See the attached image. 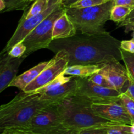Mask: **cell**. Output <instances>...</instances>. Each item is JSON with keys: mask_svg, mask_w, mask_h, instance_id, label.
Segmentation results:
<instances>
[{"mask_svg": "<svg viewBox=\"0 0 134 134\" xmlns=\"http://www.w3.org/2000/svg\"><path fill=\"white\" fill-rule=\"evenodd\" d=\"M120 43L107 31L92 34L77 31L71 37L52 40L48 49L55 54L65 51L69 57L68 66L98 65L114 58L122 60Z\"/></svg>", "mask_w": 134, "mask_h": 134, "instance_id": "cell-1", "label": "cell"}, {"mask_svg": "<svg viewBox=\"0 0 134 134\" xmlns=\"http://www.w3.org/2000/svg\"><path fill=\"white\" fill-rule=\"evenodd\" d=\"M37 92L21 91L10 102L0 107V130L25 128L30 120L48 103L40 99Z\"/></svg>", "mask_w": 134, "mask_h": 134, "instance_id": "cell-2", "label": "cell"}, {"mask_svg": "<svg viewBox=\"0 0 134 134\" xmlns=\"http://www.w3.org/2000/svg\"><path fill=\"white\" fill-rule=\"evenodd\" d=\"M92 104L90 101L75 94L63 99L56 105L67 128L79 130L92 127L109 126L120 124L98 116L93 110Z\"/></svg>", "mask_w": 134, "mask_h": 134, "instance_id": "cell-3", "label": "cell"}, {"mask_svg": "<svg viewBox=\"0 0 134 134\" xmlns=\"http://www.w3.org/2000/svg\"><path fill=\"white\" fill-rule=\"evenodd\" d=\"M113 0L98 6L77 9L66 7V14L73 22L77 31L85 34L105 32V25L111 18Z\"/></svg>", "mask_w": 134, "mask_h": 134, "instance_id": "cell-4", "label": "cell"}, {"mask_svg": "<svg viewBox=\"0 0 134 134\" xmlns=\"http://www.w3.org/2000/svg\"><path fill=\"white\" fill-rule=\"evenodd\" d=\"M66 12V7L60 3L56 9L42 22H41L23 40L26 47L24 57L26 58L35 51L48 48L52 41L53 27L56 20Z\"/></svg>", "mask_w": 134, "mask_h": 134, "instance_id": "cell-5", "label": "cell"}, {"mask_svg": "<svg viewBox=\"0 0 134 134\" xmlns=\"http://www.w3.org/2000/svg\"><path fill=\"white\" fill-rule=\"evenodd\" d=\"M65 127L56 104H50L41 109L25 128L42 134H54Z\"/></svg>", "mask_w": 134, "mask_h": 134, "instance_id": "cell-6", "label": "cell"}, {"mask_svg": "<svg viewBox=\"0 0 134 134\" xmlns=\"http://www.w3.org/2000/svg\"><path fill=\"white\" fill-rule=\"evenodd\" d=\"M69 57L67 52L60 51L56 52L39 75L24 90L26 92H34L42 88L64 73L68 66Z\"/></svg>", "mask_w": 134, "mask_h": 134, "instance_id": "cell-7", "label": "cell"}, {"mask_svg": "<svg viewBox=\"0 0 134 134\" xmlns=\"http://www.w3.org/2000/svg\"><path fill=\"white\" fill-rule=\"evenodd\" d=\"M61 3L60 0H51L49 5L46 10L39 14L34 15L28 18H20L16 29L11 37L8 41L1 52H9L13 46L24 39L41 23L43 22L51 13L56 9V7Z\"/></svg>", "mask_w": 134, "mask_h": 134, "instance_id": "cell-8", "label": "cell"}, {"mask_svg": "<svg viewBox=\"0 0 134 134\" xmlns=\"http://www.w3.org/2000/svg\"><path fill=\"white\" fill-rule=\"evenodd\" d=\"M78 88L76 94L90 101L92 103L120 102L121 92L114 88L95 85L88 78H77Z\"/></svg>", "mask_w": 134, "mask_h": 134, "instance_id": "cell-9", "label": "cell"}, {"mask_svg": "<svg viewBox=\"0 0 134 134\" xmlns=\"http://www.w3.org/2000/svg\"><path fill=\"white\" fill-rule=\"evenodd\" d=\"M92 107L95 113L110 121L132 125L133 121L124 106L120 102L92 103Z\"/></svg>", "mask_w": 134, "mask_h": 134, "instance_id": "cell-10", "label": "cell"}, {"mask_svg": "<svg viewBox=\"0 0 134 134\" xmlns=\"http://www.w3.org/2000/svg\"><path fill=\"white\" fill-rule=\"evenodd\" d=\"M100 71L113 88L121 93L125 92L128 83V73L119 60L114 58L104 63Z\"/></svg>", "mask_w": 134, "mask_h": 134, "instance_id": "cell-11", "label": "cell"}, {"mask_svg": "<svg viewBox=\"0 0 134 134\" xmlns=\"http://www.w3.org/2000/svg\"><path fill=\"white\" fill-rule=\"evenodd\" d=\"M26 58H14L10 56L8 52H1L0 60V93L5 90L13 80L17 77L20 65Z\"/></svg>", "mask_w": 134, "mask_h": 134, "instance_id": "cell-12", "label": "cell"}, {"mask_svg": "<svg viewBox=\"0 0 134 134\" xmlns=\"http://www.w3.org/2000/svg\"><path fill=\"white\" fill-rule=\"evenodd\" d=\"M78 82L77 77H72L68 82L48 91L39 92L40 99L48 104H57L68 97L77 93Z\"/></svg>", "mask_w": 134, "mask_h": 134, "instance_id": "cell-13", "label": "cell"}, {"mask_svg": "<svg viewBox=\"0 0 134 134\" xmlns=\"http://www.w3.org/2000/svg\"><path fill=\"white\" fill-rule=\"evenodd\" d=\"M77 33L73 22L66 13L60 16L55 22L52 32V39H65L71 37Z\"/></svg>", "mask_w": 134, "mask_h": 134, "instance_id": "cell-14", "label": "cell"}, {"mask_svg": "<svg viewBox=\"0 0 134 134\" xmlns=\"http://www.w3.org/2000/svg\"><path fill=\"white\" fill-rule=\"evenodd\" d=\"M48 62H49V61L43 62L39 63V64L33 67L29 70L26 71L22 74L17 76L13 80V82L10 84L9 87L14 86V87L18 88L21 91H24L25 88L31 82H32L39 75V74L43 71V70L46 68Z\"/></svg>", "mask_w": 134, "mask_h": 134, "instance_id": "cell-15", "label": "cell"}, {"mask_svg": "<svg viewBox=\"0 0 134 134\" xmlns=\"http://www.w3.org/2000/svg\"><path fill=\"white\" fill-rule=\"evenodd\" d=\"M102 64H90V65H73L68 66L64 71V74L68 76L81 79L89 78L102 69Z\"/></svg>", "mask_w": 134, "mask_h": 134, "instance_id": "cell-16", "label": "cell"}, {"mask_svg": "<svg viewBox=\"0 0 134 134\" xmlns=\"http://www.w3.org/2000/svg\"><path fill=\"white\" fill-rule=\"evenodd\" d=\"M51 0H35L29 9L24 10L22 18H28L34 15L39 14L47 9Z\"/></svg>", "mask_w": 134, "mask_h": 134, "instance_id": "cell-17", "label": "cell"}, {"mask_svg": "<svg viewBox=\"0 0 134 134\" xmlns=\"http://www.w3.org/2000/svg\"><path fill=\"white\" fill-rule=\"evenodd\" d=\"M134 8L122 5H113L111 11L110 20L119 24L122 22Z\"/></svg>", "mask_w": 134, "mask_h": 134, "instance_id": "cell-18", "label": "cell"}, {"mask_svg": "<svg viewBox=\"0 0 134 134\" xmlns=\"http://www.w3.org/2000/svg\"><path fill=\"white\" fill-rule=\"evenodd\" d=\"M122 60L124 62L128 73L134 79V53L127 52L120 48Z\"/></svg>", "mask_w": 134, "mask_h": 134, "instance_id": "cell-19", "label": "cell"}, {"mask_svg": "<svg viewBox=\"0 0 134 134\" xmlns=\"http://www.w3.org/2000/svg\"><path fill=\"white\" fill-rule=\"evenodd\" d=\"M110 1H111V0H79L77 2L74 3L68 7L82 9V8L98 6V5L106 3Z\"/></svg>", "mask_w": 134, "mask_h": 134, "instance_id": "cell-20", "label": "cell"}, {"mask_svg": "<svg viewBox=\"0 0 134 134\" xmlns=\"http://www.w3.org/2000/svg\"><path fill=\"white\" fill-rule=\"evenodd\" d=\"M120 102L124 106L128 114L130 116L133 122H134V99L125 94L121 93L120 96Z\"/></svg>", "mask_w": 134, "mask_h": 134, "instance_id": "cell-21", "label": "cell"}, {"mask_svg": "<svg viewBox=\"0 0 134 134\" xmlns=\"http://www.w3.org/2000/svg\"><path fill=\"white\" fill-rule=\"evenodd\" d=\"M3 1L6 4V9L5 12L16 10H25L28 7L24 0H3Z\"/></svg>", "mask_w": 134, "mask_h": 134, "instance_id": "cell-22", "label": "cell"}, {"mask_svg": "<svg viewBox=\"0 0 134 134\" xmlns=\"http://www.w3.org/2000/svg\"><path fill=\"white\" fill-rule=\"evenodd\" d=\"M88 79L90 82L95 84V85H98V86L109 88H113L101 71H99V72L95 73L93 75H92L91 77H89Z\"/></svg>", "mask_w": 134, "mask_h": 134, "instance_id": "cell-23", "label": "cell"}, {"mask_svg": "<svg viewBox=\"0 0 134 134\" xmlns=\"http://www.w3.org/2000/svg\"><path fill=\"white\" fill-rule=\"evenodd\" d=\"M130 126L122 124L111 126L107 129V134H132Z\"/></svg>", "mask_w": 134, "mask_h": 134, "instance_id": "cell-24", "label": "cell"}, {"mask_svg": "<svg viewBox=\"0 0 134 134\" xmlns=\"http://www.w3.org/2000/svg\"><path fill=\"white\" fill-rule=\"evenodd\" d=\"M26 51V47L23 42H20L13 46L8 52L10 56L14 58H21L24 55Z\"/></svg>", "mask_w": 134, "mask_h": 134, "instance_id": "cell-25", "label": "cell"}, {"mask_svg": "<svg viewBox=\"0 0 134 134\" xmlns=\"http://www.w3.org/2000/svg\"><path fill=\"white\" fill-rule=\"evenodd\" d=\"M1 134H42L27 128H7L1 131Z\"/></svg>", "mask_w": 134, "mask_h": 134, "instance_id": "cell-26", "label": "cell"}, {"mask_svg": "<svg viewBox=\"0 0 134 134\" xmlns=\"http://www.w3.org/2000/svg\"><path fill=\"white\" fill-rule=\"evenodd\" d=\"M109 126H98L84 128L79 130V134H107V129Z\"/></svg>", "mask_w": 134, "mask_h": 134, "instance_id": "cell-27", "label": "cell"}, {"mask_svg": "<svg viewBox=\"0 0 134 134\" xmlns=\"http://www.w3.org/2000/svg\"><path fill=\"white\" fill-rule=\"evenodd\" d=\"M120 48L127 52L134 53V41L133 39L121 41Z\"/></svg>", "mask_w": 134, "mask_h": 134, "instance_id": "cell-28", "label": "cell"}, {"mask_svg": "<svg viewBox=\"0 0 134 134\" xmlns=\"http://www.w3.org/2000/svg\"><path fill=\"white\" fill-rule=\"evenodd\" d=\"M124 93L134 99V79L129 74H128V83Z\"/></svg>", "mask_w": 134, "mask_h": 134, "instance_id": "cell-29", "label": "cell"}, {"mask_svg": "<svg viewBox=\"0 0 134 134\" xmlns=\"http://www.w3.org/2000/svg\"><path fill=\"white\" fill-rule=\"evenodd\" d=\"M131 24H134V9L122 22L119 24V27H124L126 25Z\"/></svg>", "mask_w": 134, "mask_h": 134, "instance_id": "cell-30", "label": "cell"}, {"mask_svg": "<svg viewBox=\"0 0 134 134\" xmlns=\"http://www.w3.org/2000/svg\"><path fill=\"white\" fill-rule=\"evenodd\" d=\"M114 5H122L134 8V0H113Z\"/></svg>", "mask_w": 134, "mask_h": 134, "instance_id": "cell-31", "label": "cell"}, {"mask_svg": "<svg viewBox=\"0 0 134 134\" xmlns=\"http://www.w3.org/2000/svg\"><path fill=\"white\" fill-rule=\"evenodd\" d=\"M54 134H79V130L65 127Z\"/></svg>", "mask_w": 134, "mask_h": 134, "instance_id": "cell-32", "label": "cell"}, {"mask_svg": "<svg viewBox=\"0 0 134 134\" xmlns=\"http://www.w3.org/2000/svg\"><path fill=\"white\" fill-rule=\"evenodd\" d=\"M79 0H64V1H62V3L65 7H68L71 6L72 4H73L74 3L77 2Z\"/></svg>", "mask_w": 134, "mask_h": 134, "instance_id": "cell-33", "label": "cell"}, {"mask_svg": "<svg viewBox=\"0 0 134 134\" xmlns=\"http://www.w3.org/2000/svg\"><path fill=\"white\" fill-rule=\"evenodd\" d=\"M124 27H125V31L126 33L129 32L131 30L133 31V38H132V39L134 41V24L126 25V26H124Z\"/></svg>", "mask_w": 134, "mask_h": 134, "instance_id": "cell-34", "label": "cell"}, {"mask_svg": "<svg viewBox=\"0 0 134 134\" xmlns=\"http://www.w3.org/2000/svg\"><path fill=\"white\" fill-rule=\"evenodd\" d=\"M5 9H6V4L3 0H0V11L1 13L5 12Z\"/></svg>", "mask_w": 134, "mask_h": 134, "instance_id": "cell-35", "label": "cell"}, {"mask_svg": "<svg viewBox=\"0 0 134 134\" xmlns=\"http://www.w3.org/2000/svg\"><path fill=\"white\" fill-rule=\"evenodd\" d=\"M130 132L132 134H134V122L130 126Z\"/></svg>", "mask_w": 134, "mask_h": 134, "instance_id": "cell-36", "label": "cell"}, {"mask_svg": "<svg viewBox=\"0 0 134 134\" xmlns=\"http://www.w3.org/2000/svg\"><path fill=\"white\" fill-rule=\"evenodd\" d=\"M24 1H25V2H26V3H27V5H30V3L34 2V1H35V0H24Z\"/></svg>", "mask_w": 134, "mask_h": 134, "instance_id": "cell-37", "label": "cell"}, {"mask_svg": "<svg viewBox=\"0 0 134 134\" xmlns=\"http://www.w3.org/2000/svg\"><path fill=\"white\" fill-rule=\"evenodd\" d=\"M60 1H61V2H62V1H64V0H60Z\"/></svg>", "mask_w": 134, "mask_h": 134, "instance_id": "cell-38", "label": "cell"}]
</instances>
